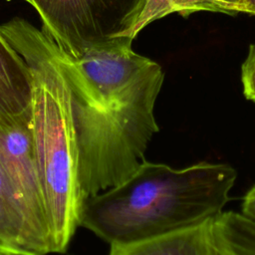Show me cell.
Segmentation results:
<instances>
[{
    "label": "cell",
    "instance_id": "52a82bcc",
    "mask_svg": "<svg viewBox=\"0 0 255 255\" xmlns=\"http://www.w3.org/2000/svg\"><path fill=\"white\" fill-rule=\"evenodd\" d=\"M212 221L129 244L111 245L109 255H212Z\"/></svg>",
    "mask_w": 255,
    "mask_h": 255
},
{
    "label": "cell",
    "instance_id": "6da1fadb",
    "mask_svg": "<svg viewBox=\"0 0 255 255\" xmlns=\"http://www.w3.org/2000/svg\"><path fill=\"white\" fill-rule=\"evenodd\" d=\"M236 177L226 163L173 168L143 160L127 180L84 201L80 226L124 245L197 225L223 212Z\"/></svg>",
    "mask_w": 255,
    "mask_h": 255
},
{
    "label": "cell",
    "instance_id": "8fae6325",
    "mask_svg": "<svg viewBox=\"0 0 255 255\" xmlns=\"http://www.w3.org/2000/svg\"><path fill=\"white\" fill-rule=\"evenodd\" d=\"M200 11L223 13L227 15L237 14L233 8L215 0H146L134 28L133 35L135 37L145 26L169 14L178 13L186 17Z\"/></svg>",
    "mask_w": 255,
    "mask_h": 255
},
{
    "label": "cell",
    "instance_id": "ac0fdd59",
    "mask_svg": "<svg viewBox=\"0 0 255 255\" xmlns=\"http://www.w3.org/2000/svg\"><path fill=\"white\" fill-rule=\"evenodd\" d=\"M0 255H8V254H5V253H2V252H0Z\"/></svg>",
    "mask_w": 255,
    "mask_h": 255
},
{
    "label": "cell",
    "instance_id": "5b68a950",
    "mask_svg": "<svg viewBox=\"0 0 255 255\" xmlns=\"http://www.w3.org/2000/svg\"><path fill=\"white\" fill-rule=\"evenodd\" d=\"M132 40L116 38L92 47L78 58L60 49L73 94L92 107L106 108L150 72L157 63L135 53Z\"/></svg>",
    "mask_w": 255,
    "mask_h": 255
},
{
    "label": "cell",
    "instance_id": "4fadbf2b",
    "mask_svg": "<svg viewBox=\"0 0 255 255\" xmlns=\"http://www.w3.org/2000/svg\"><path fill=\"white\" fill-rule=\"evenodd\" d=\"M241 82L245 98L255 103V44L249 46L248 54L241 66Z\"/></svg>",
    "mask_w": 255,
    "mask_h": 255
},
{
    "label": "cell",
    "instance_id": "9a60e30c",
    "mask_svg": "<svg viewBox=\"0 0 255 255\" xmlns=\"http://www.w3.org/2000/svg\"><path fill=\"white\" fill-rule=\"evenodd\" d=\"M238 9L240 12H245L255 15V0H239Z\"/></svg>",
    "mask_w": 255,
    "mask_h": 255
},
{
    "label": "cell",
    "instance_id": "30bf717a",
    "mask_svg": "<svg viewBox=\"0 0 255 255\" xmlns=\"http://www.w3.org/2000/svg\"><path fill=\"white\" fill-rule=\"evenodd\" d=\"M214 244L227 255H255V222L239 212H222L212 221Z\"/></svg>",
    "mask_w": 255,
    "mask_h": 255
},
{
    "label": "cell",
    "instance_id": "2e32d148",
    "mask_svg": "<svg viewBox=\"0 0 255 255\" xmlns=\"http://www.w3.org/2000/svg\"><path fill=\"white\" fill-rule=\"evenodd\" d=\"M215 1H218L224 5H227L231 8H233L237 13H239V9H238V2L239 0H215Z\"/></svg>",
    "mask_w": 255,
    "mask_h": 255
},
{
    "label": "cell",
    "instance_id": "7a4b0ae2",
    "mask_svg": "<svg viewBox=\"0 0 255 255\" xmlns=\"http://www.w3.org/2000/svg\"><path fill=\"white\" fill-rule=\"evenodd\" d=\"M0 33L24 58L32 73L31 125L40 182L53 253H64L80 226L85 200L78 180L72 90L61 50L42 30L19 17L0 25Z\"/></svg>",
    "mask_w": 255,
    "mask_h": 255
},
{
    "label": "cell",
    "instance_id": "3957f363",
    "mask_svg": "<svg viewBox=\"0 0 255 255\" xmlns=\"http://www.w3.org/2000/svg\"><path fill=\"white\" fill-rule=\"evenodd\" d=\"M163 80L157 64L106 108L92 107L72 92L84 200L124 182L144 160L147 145L158 131L153 110Z\"/></svg>",
    "mask_w": 255,
    "mask_h": 255
},
{
    "label": "cell",
    "instance_id": "277c9868",
    "mask_svg": "<svg viewBox=\"0 0 255 255\" xmlns=\"http://www.w3.org/2000/svg\"><path fill=\"white\" fill-rule=\"evenodd\" d=\"M146 0H30L42 32L69 57L116 38H134Z\"/></svg>",
    "mask_w": 255,
    "mask_h": 255
},
{
    "label": "cell",
    "instance_id": "ba28073f",
    "mask_svg": "<svg viewBox=\"0 0 255 255\" xmlns=\"http://www.w3.org/2000/svg\"><path fill=\"white\" fill-rule=\"evenodd\" d=\"M0 207L11 220L28 255L53 253L50 230L36 217L0 161Z\"/></svg>",
    "mask_w": 255,
    "mask_h": 255
},
{
    "label": "cell",
    "instance_id": "7c38bea8",
    "mask_svg": "<svg viewBox=\"0 0 255 255\" xmlns=\"http://www.w3.org/2000/svg\"><path fill=\"white\" fill-rule=\"evenodd\" d=\"M0 252L8 255H28L11 220L0 207Z\"/></svg>",
    "mask_w": 255,
    "mask_h": 255
},
{
    "label": "cell",
    "instance_id": "8992f818",
    "mask_svg": "<svg viewBox=\"0 0 255 255\" xmlns=\"http://www.w3.org/2000/svg\"><path fill=\"white\" fill-rule=\"evenodd\" d=\"M31 117V110L17 116H0V161L36 217L51 232L40 182Z\"/></svg>",
    "mask_w": 255,
    "mask_h": 255
},
{
    "label": "cell",
    "instance_id": "e0dca14e",
    "mask_svg": "<svg viewBox=\"0 0 255 255\" xmlns=\"http://www.w3.org/2000/svg\"><path fill=\"white\" fill-rule=\"evenodd\" d=\"M212 255H227L225 252H223L222 250H220L215 244H214V241H213V252H212Z\"/></svg>",
    "mask_w": 255,
    "mask_h": 255
},
{
    "label": "cell",
    "instance_id": "d6986e66",
    "mask_svg": "<svg viewBox=\"0 0 255 255\" xmlns=\"http://www.w3.org/2000/svg\"><path fill=\"white\" fill-rule=\"evenodd\" d=\"M24 1H26V2H28V3H30V0H24Z\"/></svg>",
    "mask_w": 255,
    "mask_h": 255
},
{
    "label": "cell",
    "instance_id": "9c48e42d",
    "mask_svg": "<svg viewBox=\"0 0 255 255\" xmlns=\"http://www.w3.org/2000/svg\"><path fill=\"white\" fill-rule=\"evenodd\" d=\"M33 79L29 65L0 33V116L31 110Z\"/></svg>",
    "mask_w": 255,
    "mask_h": 255
},
{
    "label": "cell",
    "instance_id": "5bb4252c",
    "mask_svg": "<svg viewBox=\"0 0 255 255\" xmlns=\"http://www.w3.org/2000/svg\"><path fill=\"white\" fill-rule=\"evenodd\" d=\"M240 213L247 219L255 222V185L244 195Z\"/></svg>",
    "mask_w": 255,
    "mask_h": 255
}]
</instances>
